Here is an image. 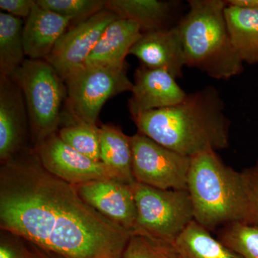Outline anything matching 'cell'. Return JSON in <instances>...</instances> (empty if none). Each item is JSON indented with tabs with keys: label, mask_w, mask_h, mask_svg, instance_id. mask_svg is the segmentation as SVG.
Here are the masks:
<instances>
[{
	"label": "cell",
	"mask_w": 258,
	"mask_h": 258,
	"mask_svg": "<svg viewBox=\"0 0 258 258\" xmlns=\"http://www.w3.org/2000/svg\"><path fill=\"white\" fill-rule=\"evenodd\" d=\"M226 3L231 6L258 10V0H228Z\"/></svg>",
	"instance_id": "f1b7e54d"
},
{
	"label": "cell",
	"mask_w": 258,
	"mask_h": 258,
	"mask_svg": "<svg viewBox=\"0 0 258 258\" xmlns=\"http://www.w3.org/2000/svg\"><path fill=\"white\" fill-rule=\"evenodd\" d=\"M37 4L77 23L106 9L103 0H37Z\"/></svg>",
	"instance_id": "d4e9b609"
},
{
	"label": "cell",
	"mask_w": 258,
	"mask_h": 258,
	"mask_svg": "<svg viewBox=\"0 0 258 258\" xmlns=\"http://www.w3.org/2000/svg\"><path fill=\"white\" fill-rule=\"evenodd\" d=\"M21 89L35 147L58 132L67 89L63 80L45 60L26 59L11 76Z\"/></svg>",
	"instance_id": "5b68a950"
},
{
	"label": "cell",
	"mask_w": 258,
	"mask_h": 258,
	"mask_svg": "<svg viewBox=\"0 0 258 258\" xmlns=\"http://www.w3.org/2000/svg\"><path fill=\"white\" fill-rule=\"evenodd\" d=\"M132 188L137 210L135 233L174 244L195 220L187 190L160 189L138 182Z\"/></svg>",
	"instance_id": "8992f818"
},
{
	"label": "cell",
	"mask_w": 258,
	"mask_h": 258,
	"mask_svg": "<svg viewBox=\"0 0 258 258\" xmlns=\"http://www.w3.org/2000/svg\"><path fill=\"white\" fill-rule=\"evenodd\" d=\"M81 198L103 216L131 233L137 228V210L132 185L115 179L98 180L76 186Z\"/></svg>",
	"instance_id": "8fae6325"
},
{
	"label": "cell",
	"mask_w": 258,
	"mask_h": 258,
	"mask_svg": "<svg viewBox=\"0 0 258 258\" xmlns=\"http://www.w3.org/2000/svg\"><path fill=\"white\" fill-rule=\"evenodd\" d=\"M66 108L70 120L96 124L103 105L112 97L131 91L134 83L127 66H87L66 81Z\"/></svg>",
	"instance_id": "52a82bcc"
},
{
	"label": "cell",
	"mask_w": 258,
	"mask_h": 258,
	"mask_svg": "<svg viewBox=\"0 0 258 258\" xmlns=\"http://www.w3.org/2000/svg\"><path fill=\"white\" fill-rule=\"evenodd\" d=\"M248 189L253 226L258 227V161L250 169L243 171Z\"/></svg>",
	"instance_id": "484cf974"
},
{
	"label": "cell",
	"mask_w": 258,
	"mask_h": 258,
	"mask_svg": "<svg viewBox=\"0 0 258 258\" xmlns=\"http://www.w3.org/2000/svg\"><path fill=\"white\" fill-rule=\"evenodd\" d=\"M61 140L83 155L96 161L100 156V128L96 124L70 120L57 132Z\"/></svg>",
	"instance_id": "7402d4cb"
},
{
	"label": "cell",
	"mask_w": 258,
	"mask_h": 258,
	"mask_svg": "<svg viewBox=\"0 0 258 258\" xmlns=\"http://www.w3.org/2000/svg\"><path fill=\"white\" fill-rule=\"evenodd\" d=\"M218 239L241 258H258V227L232 223L219 230Z\"/></svg>",
	"instance_id": "603a6c76"
},
{
	"label": "cell",
	"mask_w": 258,
	"mask_h": 258,
	"mask_svg": "<svg viewBox=\"0 0 258 258\" xmlns=\"http://www.w3.org/2000/svg\"><path fill=\"white\" fill-rule=\"evenodd\" d=\"M28 111L21 89L11 77H0V160L21 150L28 131Z\"/></svg>",
	"instance_id": "4fadbf2b"
},
{
	"label": "cell",
	"mask_w": 258,
	"mask_h": 258,
	"mask_svg": "<svg viewBox=\"0 0 258 258\" xmlns=\"http://www.w3.org/2000/svg\"><path fill=\"white\" fill-rule=\"evenodd\" d=\"M0 227L62 258H121L132 235L48 172L35 151L2 164Z\"/></svg>",
	"instance_id": "6da1fadb"
},
{
	"label": "cell",
	"mask_w": 258,
	"mask_h": 258,
	"mask_svg": "<svg viewBox=\"0 0 258 258\" xmlns=\"http://www.w3.org/2000/svg\"><path fill=\"white\" fill-rule=\"evenodd\" d=\"M174 244L180 258H241L195 220Z\"/></svg>",
	"instance_id": "ffe728a7"
},
{
	"label": "cell",
	"mask_w": 258,
	"mask_h": 258,
	"mask_svg": "<svg viewBox=\"0 0 258 258\" xmlns=\"http://www.w3.org/2000/svg\"><path fill=\"white\" fill-rule=\"evenodd\" d=\"M100 156L113 179L129 185L136 182L132 171L130 137L119 127L111 124L100 127Z\"/></svg>",
	"instance_id": "ac0fdd59"
},
{
	"label": "cell",
	"mask_w": 258,
	"mask_h": 258,
	"mask_svg": "<svg viewBox=\"0 0 258 258\" xmlns=\"http://www.w3.org/2000/svg\"><path fill=\"white\" fill-rule=\"evenodd\" d=\"M0 258H33L32 250L3 238L0 242Z\"/></svg>",
	"instance_id": "83f0119b"
},
{
	"label": "cell",
	"mask_w": 258,
	"mask_h": 258,
	"mask_svg": "<svg viewBox=\"0 0 258 258\" xmlns=\"http://www.w3.org/2000/svg\"><path fill=\"white\" fill-rule=\"evenodd\" d=\"M130 141L136 182L160 189L187 190L191 158L139 132Z\"/></svg>",
	"instance_id": "ba28073f"
},
{
	"label": "cell",
	"mask_w": 258,
	"mask_h": 258,
	"mask_svg": "<svg viewBox=\"0 0 258 258\" xmlns=\"http://www.w3.org/2000/svg\"><path fill=\"white\" fill-rule=\"evenodd\" d=\"M167 71L140 66L134 74L128 110L132 118L140 113L175 106L187 94Z\"/></svg>",
	"instance_id": "7c38bea8"
},
{
	"label": "cell",
	"mask_w": 258,
	"mask_h": 258,
	"mask_svg": "<svg viewBox=\"0 0 258 258\" xmlns=\"http://www.w3.org/2000/svg\"><path fill=\"white\" fill-rule=\"evenodd\" d=\"M35 4L33 0H1L0 9L16 18L27 19Z\"/></svg>",
	"instance_id": "4316f807"
},
{
	"label": "cell",
	"mask_w": 258,
	"mask_h": 258,
	"mask_svg": "<svg viewBox=\"0 0 258 258\" xmlns=\"http://www.w3.org/2000/svg\"><path fill=\"white\" fill-rule=\"evenodd\" d=\"M142 66L167 71L176 79L183 76L186 66L184 48L177 26L146 32L131 49Z\"/></svg>",
	"instance_id": "5bb4252c"
},
{
	"label": "cell",
	"mask_w": 258,
	"mask_h": 258,
	"mask_svg": "<svg viewBox=\"0 0 258 258\" xmlns=\"http://www.w3.org/2000/svg\"><path fill=\"white\" fill-rule=\"evenodd\" d=\"M187 191L195 221L207 230L237 222L253 225L243 171L226 165L216 152L191 158Z\"/></svg>",
	"instance_id": "3957f363"
},
{
	"label": "cell",
	"mask_w": 258,
	"mask_h": 258,
	"mask_svg": "<svg viewBox=\"0 0 258 258\" xmlns=\"http://www.w3.org/2000/svg\"><path fill=\"white\" fill-rule=\"evenodd\" d=\"M120 18L108 9L76 24L64 32L45 59L63 81L86 66V61L107 27Z\"/></svg>",
	"instance_id": "9c48e42d"
},
{
	"label": "cell",
	"mask_w": 258,
	"mask_h": 258,
	"mask_svg": "<svg viewBox=\"0 0 258 258\" xmlns=\"http://www.w3.org/2000/svg\"><path fill=\"white\" fill-rule=\"evenodd\" d=\"M121 258H180L174 244L144 234L131 236Z\"/></svg>",
	"instance_id": "cb8c5ba5"
},
{
	"label": "cell",
	"mask_w": 258,
	"mask_h": 258,
	"mask_svg": "<svg viewBox=\"0 0 258 258\" xmlns=\"http://www.w3.org/2000/svg\"><path fill=\"white\" fill-rule=\"evenodd\" d=\"M132 118L139 133L186 157L229 147L230 121L219 91L212 86L187 94L175 106Z\"/></svg>",
	"instance_id": "7a4b0ae2"
},
{
	"label": "cell",
	"mask_w": 258,
	"mask_h": 258,
	"mask_svg": "<svg viewBox=\"0 0 258 258\" xmlns=\"http://www.w3.org/2000/svg\"><path fill=\"white\" fill-rule=\"evenodd\" d=\"M189 9L178 23L186 66L217 80L240 74L243 63L232 46L223 0H190Z\"/></svg>",
	"instance_id": "277c9868"
},
{
	"label": "cell",
	"mask_w": 258,
	"mask_h": 258,
	"mask_svg": "<svg viewBox=\"0 0 258 258\" xmlns=\"http://www.w3.org/2000/svg\"><path fill=\"white\" fill-rule=\"evenodd\" d=\"M34 151L48 172L74 186L98 180L114 179L103 163L75 150L62 142L57 133L45 139Z\"/></svg>",
	"instance_id": "30bf717a"
},
{
	"label": "cell",
	"mask_w": 258,
	"mask_h": 258,
	"mask_svg": "<svg viewBox=\"0 0 258 258\" xmlns=\"http://www.w3.org/2000/svg\"><path fill=\"white\" fill-rule=\"evenodd\" d=\"M175 7L174 2L159 0H106V9L137 23L142 33L172 28L169 25Z\"/></svg>",
	"instance_id": "e0dca14e"
},
{
	"label": "cell",
	"mask_w": 258,
	"mask_h": 258,
	"mask_svg": "<svg viewBox=\"0 0 258 258\" xmlns=\"http://www.w3.org/2000/svg\"><path fill=\"white\" fill-rule=\"evenodd\" d=\"M22 19L0 13V77H11L25 60Z\"/></svg>",
	"instance_id": "44dd1931"
},
{
	"label": "cell",
	"mask_w": 258,
	"mask_h": 258,
	"mask_svg": "<svg viewBox=\"0 0 258 258\" xmlns=\"http://www.w3.org/2000/svg\"><path fill=\"white\" fill-rule=\"evenodd\" d=\"M32 253L33 258H62L55 254L50 253L43 249L38 248L34 245L32 246Z\"/></svg>",
	"instance_id": "f546056e"
},
{
	"label": "cell",
	"mask_w": 258,
	"mask_h": 258,
	"mask_svg": "<svg viewBox=\"0 0 258 258\" xmlns=\"http://www.w3.org/2000/svg\"><path fill=\"white\" fill-rule=\"evenodd\" d=\"M72 22L36 3L23 26L24 47L28 59L45 60Z\"/></svg>",
	"instance_id": "9a60e30c"
},
{
	"label": "cell",
	"mask_w": 258,
	"mask_h": 258,
	"mask_svg": "<svg viewBox=\"0 0 258 258\" xmlns=\"http://www.w3.org/2000/svg\"><path fill=\"white\" fill-rule=\"evenodd\" d=\"M142 34L137 23L126 19H117L103 32L85 67L126 66L125 57Z\"/></svg>",
	"instance_id": "2e32d148"
},
{
	"label": "cell",
	"mask_w": 258,
	"mask_h": 258,
	"mask_svg": "<svg viewBox=\"0 0 258 258\" xmlns=\"http://www.w3.org/2000/svg\"><path fill=\"white\" fill-rule=\"evenodd\" d=\"M225 16L231 42L241 60L258 63V10L227 5Z\"/></svg>",
	"instance_id": "d6986e66"
}]
</instances>
